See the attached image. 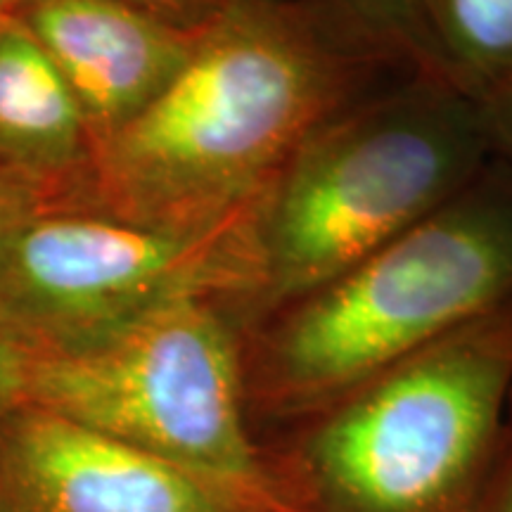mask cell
Listing matches in <instances>:
<instances>
[{
  "label": "cell",
  "mask_w": 512,
  "mask_h": 512,
  "mask_svg": "<svg viewBox=\"0 0 512 512\" xmlns=\"http://www.w3.org/2000/svg\"><path fill=\"white\" fill-rule=\"evenodd\" d=\"M339 69L285 17L230 0L143 112L93 140L64 207L169 228H216L264 200L328 119Z\"/></svg>",
  "instance_id": "cell-1"
},
{
  "label": "cell",
  "mask_w": 512,
  "mask_h": 512,
  "mask_svg": "<svg viewBox=\"0 0 512 512\" xmlns=\"http://www.w3.org/2000/svg\"><path fill=\"white\" fill-rule=\"evenodd\" d=\"M512 304V174L479 176L418 226L242 328L256 439Z\"/></svg>",
  "instance_id": "cell-2"
},
{
  "label": "cell",
  "mask_w": 512,
  "mask_h": 512,
  "mask_svg": "<svg viewBox=\"0 0 512 512\" xmlns=\"http://www.w3.org/2000/svg\"><path fill=\"white\" fill-rule=\"evenodd\" d=\"M512 396V304L259 437L280 512H472Z\"/></svg>",
  "instance_id": "cell-3"
},
{
  "label": "cell",
  "mask_w": 512,
  "mask_h": 512,
  "mask_svg": "<svg viewBox=\"0 0 512 512\" xmlns=\"http://www.w3.org/2000/svg\"><path fill=\"white\" fill-rule=\"evenodd\" d=\"M482 102L418 88L325 119L256 211L247 320L323 287L418 226L482 174Z\"/></svg>",
  "instance_id": "cell-4"
},
{
  "label": "cell",
  "mask_w": 512,
  "mask_h": 512,
  "mask_svg": "<svg viewBox=\"0 0 512 512\" xmlns=\"http://www.w3.org/2000/svg\"><path fill=\"white\" fill-rule=\"evenodd\" d=\"M242 325L226 299L183 294L88 347L31 358L27 406L280 512L249 420Z\"/></svg>",
  "instance_id": "cell-5"
},
{
  "label": "cell",
  "mask_w": 512,
  "mask_h": 512,
  "mask_svg": "<svg viewBox=\"0 0 512 512\" xmlns=\"http://www.w3.org/2000/svg\"><path fill=\"white\" fill-rule=\"evenodd\" d=\"M259 204L216 228L150 226L50 204L0 242V332L38 358L88 347L183 294L247 311Z\"/></svg>",
  "instance_id": "cell-6"
},
{
  "label": "cell",
  "mask_w": 512,
  "mask_h": 512,
  "mask_svg": "<svg viewBox=\"0 0 512 512\" xmlns=\"http://www.w3.org/2000/svg\"><path fill=\"white\" fill-rule=\"evenodd\" d=\"M0 512H273L36 406L0 418Z\"/></svg>",
  "instance_id": "cell-7"
},
{
  "label": "cell",
  "mask_w": 512,
  "mask_h": 512,
  "mask_svg": "<svg viewBox=\"0 0 512 512\" xmlns=\"http://www.w3.org/2000/svg\"><path fill=\"white\" fill-rule=\"evenodd\" d=\"M15 15L67 81L93 140L117 131L169 86L200 31L126 0H19Z\"/></svg>",
  "instance_id": "cell-8"
},
{
  "label": "cell",
  "mask_w": 512,
  "mask_h": 512,
  "mask_svg": "<svg viewBox=\"0 0 512 512\" xmlns=\"http://www.w3.org/2000/svg\"><path fill=\"white\" fill-rule=\"evenodd\" d=\"M86 119L22 19H0V169L64 204L91 162Z\"/></svg>",
  "instance_id": "cell-9"
},
{
  "label": "cell",
  "mask_w": 512,
  "mask_h": 512,
  "mask_svg": "<svg viewBox=\"0 0 512 512\" xmlns=\"http://www.w3.org/2000/svg\"><path fill=\"white\" fill-rule=\"evenodd\" d=\"M441 34L482 100L512 79V0H441Z\"/></svg>",
  "instance_id": "cell-10"
},
{
  "label": "cell",
  "mask_w": 512,
  "mask_h": 512,
  "mask_svg": "<svg viewBox=\"0 0 512 512\" xmlns=\"http://www.w3.org/2000/svg\"><path fill=\"white\" fill-rule=\"evenodd\" d=\"M472 512H512V396L494 460H491Z\"/></svg>",
  "instance_id": "cell-11"
},
{
  "label": "cell",
  "mask_w": 512,
  "mask_h": 512,
  "mask_svg": "<svg viewBox=\"0 0 512 512\" xmlns=\"http://www.w3.org/2000/svg\"><path fill=\"white\" fill-rule=\"evenodd\" d=\"M50 204H57V200L46 190L0 169V242L8 238L19 223Z\"/></svg>",
  "instance_id": "cell-12"
},
{
  "label": "cell",
  "mask_w": 512,
  "mask_h": 512,
  "mask_svg": "<svg viewBox=\"0 0 512 512\" xmlns=\"http://www.w3.org/2000/svg\"><path fill=\"white\" fill-rule=\"evenodd\" d=\"M31 356L0 332V418L27 406Z\"/></svg>",
  "instance_id": "cell-13"
},
{
  "label": "cell",
  "mask_w": 512,
  "mask_h": 512,
  "mask_svg": "<svg viewBox=\"0 0 512 512\" xmlns=\"http://www.w3.org/2000/svg\"><path fill=\"white\" fill-rule=\"evenodd\" d=\"M147 15L164 19V22L185 31H197L209 24L230 0H126Z\"/></svg>",
  "instance_id": "cell-14"
},
{
  "label": "cell",
  "mask_w": 512,
  "mask_h": 512,
  "mask_svg": "<svg viewBox=\"0 0 512 512\" xmlns=\"http://www.w3.org/2000/svg\"><path fill=\"white\" fill-rule=\"evenodd\" d=\"M479 102H482L486 126H489L494 145H503L505 150L512 152V79Z\"/></svg>",
  "instance_id": "cell-15"
},
{
  "label": "cell",
  "mask_w": 512,
  "mask_h": 512,
  "mask_svg": "<svg viewBox=\"0 0 512 512\" xmlns=\"http://www.w3.org/2000/svg\"><path fill=\"white\" fill-rule=\"evenodd\" d=\"M351 3L358 5L366 15L375 19H399L406 15L408 0H351Z\"/></svg>",
  "instance_id": "cell-16"
},
{
  "label": "cell",
  "mask_w": 512,
  "mask_h": 512,
  "mask_svg": "<svg viewBox=\"0 0 512 512\" xmlns=\"http://www.w3.org/2000/svg\"><path fill=\"white\" fill-rule=\"evenodd\" d=\"M17 5H19V0H0V19L15 15Z\"/></svg>",
  "instance_id": "cell-17"
}]
</instances>
